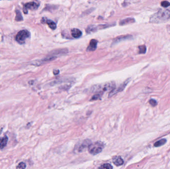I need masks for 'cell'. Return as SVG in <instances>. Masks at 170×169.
I'll use <instances>...</instances> for the list:
<instances>
[{
  "label": "cell",
  "mask_w": 170,
  "mask_h": 169,
  "mask_svg": "<svg viewBox=\"0 0 170 169\" xmlns=\"http://www.w3.org/2000/svg\"><path fill=\"white\" fill-rule=\"evenodd\" d=\"M39 7V4L35 2H31L26 3L24 7V12L25 14H28V10L34 11L37 10Z\"/></svg>",
  "instance_id": "4"
},
{
  "label": "cell",
  "mask_w": 170,
  "mask_h": 169,
  "mask_svg": "<svg viewBox=\"0 0 170 169\" xmlns=\"http://www.w3.org/2000/svg\"><path fill=\"white\" fill-rule=\"evenodd\" d=\"M170 18V8L167 10H161L152 17L153 19V23L156 19L158 20H166Z\"/></svg>",
  "instance_id": "2"
},
{
  "label": "cell",
  "mask_w": 170,
  "mask_h": 169,
  "mask_svg": "<svg viewBox=\"0 0 170 169\" xmlns=\"http://www.w3.org/2000/svg\"><path fill=\"white\" fill-rule=\"evenodd\" d=\"M82 32L77 28H73L71 30V34L74 38H77L81 37L82 35Z\"/></svg>",
  "instance_id": "10"
},
{
  "label": "cell",
  "mask_w": 170,
  "mask_h": 169,
  "mask_svg": "<svg viewBox=\"0 0 170 169\" xmlns=\"http://www.w3.org/2000/svg\"><path fill=\"white\" fill-rule=\"evenodd\" d=\"M16 16L15 18V20L17 21H20L23 20V17L22 16L19 10H16Z\"/></svg>",
  "instance_id": "16"
},
{
  "label": "cell",
  "mask_w": 170,
  "mask_h": 169,
  "mask_svg": "<svg viewBox=\"0 0 170 169\" xmlns=\"http://www.w3.org/2000/svg\"><path fill=\"white\" fill-rule=\"evenodd\" d=\"M149 104L152 105V106H156L157 105V102L156 101V100H155V99H151L149 100Z\"/></svg>",
  "instance_id": "22"
},
{
  "label": "cell",
  "mask_w": 170,
  "mask_h": 169,
  "mask_svg": "<svg viewBox=\"0 0 170 169\" xmlns=\"http://www.w3.org/2000/svg\"><path fill=\"white\" fill-rule=\"evenodd\" d=\"M103 93H104V92H101V91L98 92L97 94L94 95L92 97L91 100H98V99H100V98H101L102 95H103Z\"/></svg>",
  "instance_id": "17"
},
{
  "label": "cell",
  "mask_w": 170,
  "mask_h": 169,
  "mask_svg": "<svg viewBox=\"0 0 170 169\" xmlns=\"http://www.w3.org/2000/svg\"><path fill=\"white\" fill-rule=\"evenodd\" d=\"M2 131V129H1V130H0V134H1V133Z\"/></svg>",
  "instance_id": "24"
},
{
  "label": "cell",
  "mask_w": 170,
  "mask_h": 169,
  "mask_svg": "<svg viewBox=\"0 0 170 169\" xmlns=\"http://www.w3.org/2000/svg\"><path fill=\"white\" fill-rule=\"evenodd\" d=\"M128 81H129V79H128L127 81H125L123 83H122V84H121V85H120V86L116 90V91L113 93V95L115 93H118V92L122 91L125 88V87H126V86L127 85V83H128Z\"/></svg>",
  "instance_id": "14"
},
{
  "label": "cell",
  "mask_w": 170,
  "mask_h": 169,
  "mask_svg": "<svg viewBox=\"0 0 170 169\" xmlns=\"http://www.w3.org/2000/svg\"><path fill=\"white\" fill-rule=\"evenodd\" d=\"M166 142H167V140L165 138L161 139L156 142V143L154 144V146L156 147L161 146L164 145L166 143Z\"/></svg>",
  "instance_id": "15"
},
{
  "label": "cell",
  "mask_w": 170,
  "mask_h": 169,
  "mask_svg": "<svg viewBox=\"0 0 170 169\" xmlns=\"http://www.w3.org/2000/svg\"><path fill=\"white\" fill-rule=\"evenodd\" d=\"M45 23H46L48 26H49L51 29L54 30L56 29V25L55 24V23L54 22L52 21L51 20H49V19H46L45 20Z\"/></svg>",
  "instance_id": "13"
},
{
  "label": "cell",
  "mask_w": 170,
  "mask_h": 169,
  "mask_svg": "<svg viewBox=\"0 0 170 169\" xmlns=\"http://www.w3.org/2000/svg\"><path fill=\"white\" fill-rule=\"evenodd\" d=\"M0 1H1V0H0Z\"/></svg>",
  "instance_id": "25"
},
{
  "label": "cell",
  "mask_w": 170,
  "mask_h": 169,
  "mask_svg": "<svg viewBox=\"0 0 170 169\" xmlns=\"http://www.w3.org/2000/svg\"><path fill=\"white\" fill-rule=\"evenodd\" d=\"M104 148V144L102 142L97 141L91 143L88 146L89 153L93 155H96L101 153Z\"/></svg>",
  "instance_id": "1"
},
{
  "label": "cell",
  "mask_w": 170,
  "mask_h": 169,
  "mask_svg": "<svg viewBox=\"0 0 170 169\" xmlns=\"http://www.w3.org/2000/svg\"><path fill=\"white\" fill-rule=\"evenodd\" d=\"M26 168V164L24 162H21L16 167V169H24Z\"/></svg>",
  "instance_id": "21"
},
{
  "label": "cell",
  "mask_w": 170,
  "mask_h": 169,
  "mask_svg": "<svg viewBox=\"0 0 170 169\" xmlns=\"http://www.w3.org/2000/svg\"><path fill=\"white\" fill-rule=\"evenodd\" d=\"M68 50L67 49L63 48V49H58L52 51L49 53V54L55 56L57 57L58 56H61L63 55H65L67 53H68Z\"/></svg>",
  "instance_id": "5"
},
{
  "label": "cell",
  "mask_w": 170,
  "mask_h": 169,
  "mask_svg": "<svg viewBox=\"0 0 170 169\" xmlns=\"http://www.w3.org/2000/svg\"><path fill=\"white\" fill-rule=\"evenodd\" d=\"M132 38V36L131 35H125V36H121L118 37L117 38H116L114 40H113V44L116 43L117 42L122 41H124V40H129L130 39Z\"/></svg>",
  "instance_id": "12"
},
{
  "label": "cell",
  "mask_w": 170,
  "mask_h": 169,
  "mask_svg": "<svg viewBox=\"0 0 170 169\" xmlns=\"http://www.w3.org/2000/svg\"><path fill=\"white\" fill-rule=\"evenodd\" d=\"M8 141V137L4 135V137L0 138V149L4 148L6 146Z\"/></svg>",
  "instance_id": "9"
},
{
  "label": "cell",
  "mask_w": 170,
  "mask_h": 169,
  "mask_svg": "<svg viewBox=\"0 0 170 169\" xmlns=\"http://www.w3.org/2000/svg\"><path fill=\"white\" fill-rule=\"evenodd\" d=\"M99 168L102 169H112L113 168L110 164H103L102 166H101Z\"/></svg>",
  "instance_id": "19"
},
{
  "label": "cell",
  "mask_w": 170,
  "mask_h": 169,
  "mask_svg": "<svg viewBox=\"0 0 170 169\" xmlns=\"http://www.w3.org/2000/svg\"><path fill=\"white\" fill-rule=\"evenodd\" d=\"M113 163L115 166H120L123 164L124 161L121 157L120 156H117L113 158Z\"/></svg>",
  "instance_id": "8"
},
{
  "label": "cell",
  "mask_w": 170,
  "mask_h": 169,
  "mask_svg": "<svg viewBox=\"0 0 170 169\" xmlns=\"http://www.w3.org/2000/svg\"><path fill=\"white\" fill-rule=\"evenodd\" d=\"M97 41L95 39H92L89 46L87 48V51H93L96 50L97 48Z\"/></svg>",
  "instance_id": "6"
},
{
  "label": "cell",
  "mask_w": 170,
  "mask_h": 169,
  "mask_svg": "<svg viewBox=\"0 0 170 169\" xmlns=\"http://www.w3.org/2000/svg\"><path fill=\"white\" fill-rule=\"evenodd\" d=\"M135 22V19L133 18H127L121 20L119 22V24L120 25H124L129 24H131Z\"/></svg>",
  "instance_id": "11"
},
{
  "label": "cell",
  "mask_w": 170,
  "mask_h": 169,
  "mask_svg": "<svg viewBox=\"0 0 170 169\" xmlns=\"http://www.w3.org/2000/svg\"><path fill=\"white\" fill-rule=\"evenodd\" d=\"M90 140H84L81 144L79 146V148L78 149L79 152H83V151L86 149L89 145L90 144Z\"/></svg>",
  "instance_id": "7"
},
{
  "label": "cell",
  "mask_w": 170,
  "mask_h": 169,
  "mask_svg": "<svg viewBox=\"0 0 170 169\" xmlns=\"http://www.w3.org/2000/svg\"><path fill=\"white\" fill-rule=\"evenodd\" d=\"M138 48L139 54H145L146 52V47L145 45L139 46Z\"/></svg>",
  "instance_id": "18"
},
{
  "label": "cell",
  "mask_w": 170,
  "mask_h": 169,
  "mask_svg": "<svg viewBox=\"0 0 170 169\" xmlns=\"http://www.w3.org/2000/svg\"><path fill=\"white\" fill-rule=\"evenodd\" d=\"M59 70H54L53 71V73L54 75H57L59 73Z\"/></svg>",
  "instance_id": "23"
},
{
  "label": "cell",
  "mask_w": 170,
  "mask_h": 169,
  "mask_svg": "<svg viewBox=\"0 0 170 169\" xmlns=\"http://www.w3.org/2000/svg\"><path fill=\"white\" fill-rule=\"evenodd\" d=\"M30 33L27 30H22L18 32L16 39V41L20 44H22L25 42V40L29 37Z\"/></svg>",
  "instance_id": "3"
},
{
  "label": "cell",
  "mask_w": 170,
  "mask_h": 169,
  "mask_svg": "<svg viewBox=\"0 0 170 169\" xmlns=\"http://www.w3.org/2000/svg\"><path fill=\"white\" fill-rule=\"evenodd\" d=\"M161 5L163 8H167L170 6V3L167 1H164L161 2Z\"/></svg>",
  "instance_id": "20"
}]
</instances>
